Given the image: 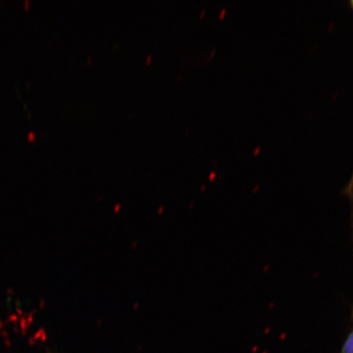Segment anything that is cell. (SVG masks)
<instances>
[{
    "label": "cell",
    "mask_w": 353,
    "mask_h": 353,
    "mask_svg": "<svg viewBox=\"0 0 353 353\" xmlns=\"http://www.w3.org/2000/svg\"><path fill=\"white\" fill-rule=\"evenodd\" d=\"M350 3H351V6H352V10H353V0H351Z\"/></svg>",
    "instance_id": "cell-2"
},
{
    "label": "cell",
    "mask_w": 353,
    "mask_h": 353,
    "mask_svg": "<svg viewBox=\"0 0 353 353\" xmlns=\"http://www.w3.org/2000/svg\"><path fill=\"white\" fill-rule=\"evenodd\" d=\"M352 321L353 324V307L352 309ZM341 353H353V327L343 344Z\"/></svg>",
    "instance_id": "cell-1"
}]
</instances>
